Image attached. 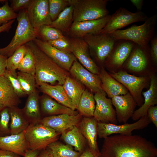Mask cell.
<instances>
[{
	"label": "cell",
	"instance_id": "6da1fadb",
	"mask_svg": "<svg viewBox=\"0 0 157 157\" xmlns=\"http://www.w3.org/2000/svg\"><path fill=\"white\" fill-rule=\"evenodd\" d=\"M104 139L102 157H157L154 144L140 135L116 134Z\"/></svg>",
	"mask_w": 157,
	"mask_h": 157
},
{
	"label": "cell",
	"instance_id": "7a4b0ae2",
	"mask_svg": "<svg viewBox=\"0 0 157 157\" xmlns=\"http://www.w3.org/2000/svg\"><path fill=\"white\" fill-rule=\"evenodd\" d=\"M31 49L35 62V77L37 87L43 83L63 85L69 73L41 51L33 41L26 44Z\"/></svg>",
	"mask_w": 157,
	"mask_h": 157
},
{
	"label": "cell",
	"instance_id": "3957f363",
	"mask_svg": "<svg viewBox=\"0 0 157 157\" xmlns=\"http://www.w3.org/2000/svg\"><path fill=\"white\" fill-rule=\"evenodd\" d=\"M17 19V26L14 37L7 46L0 48V53L8 58L21 46L39 38L38 30L30 23L26 9L19 11Z\"/></svg>",
	"mask_w": 157,
	"mask_h": 157
},
{
	"label": "cell",
	"instance_id": "277c9868",
	"mask_svg": "<svg viewBox=\"0 0 157 157\" xmlns=\"http://www.w3.org/2000/svg\"><path fill=\"white\" fill-rule=\"evenodd\" d=\"M157 19V15L155 14L148 17L141 25L118 30L109 34L117 40H127L140 46H146L154 37Z\"/></svg>",
	"mask_w": 157,
	"mask_h": 157
},
{
	"label": "cell",
	"instance_id": "5b68a950",
	"mask_svg": "<svg viewBox=\"0 0 157 157\" xmlns=\"http://www.w3.org/2000/svg\"><path fill=\"white\" fill-rule=\"evenodd\" d=\"M108 0H70L73 7V21L94 20L109 15Z\"/></svg>",
	"mask_w": 157,
	"mask_h": 157
},
{
	"label": "cell",
	"instance_id": "8992f818",
	"mask_svg": "<svg viewBox=\"0 0 157 157\" xmlns=\"http://www.w3.org/2000/svg\"><path fill=\"white\" fill-rule=\"evenodd\" d=\"M25 131L28 149L40 151L58 140L60 135L51 128L40 123L30 124Z\"/></svg>",
	"mask_w": 157,
	"mask_h": 157
},
{
	"label": "cell",
	"instance_id": "52a82bcc",
	"mask_svg": "<svg viewBox=\"0 0 157 157\" xmlns=\"http://www.w3.org/2000/svg\"><path fill=\"white\" fill-rule=\"evenodd\" d=\"M110 74L128 90L138 106L140 107L143 104L144 99L142 96V91L148 85L150 77L137 76L121 69Z\"/></svg>",
	"mask_w": 157,
	"mask_h": 157
},
{
	"label": "cell",
	"instance_id": "ba28073f",
	"mask_svg": "<svg viewBox=\"0 0 157 157\" xmlns=\"http://www.w3.org/2000/svg\"><path fill=\"white\" fill-rule=\"evenodd\" d=\"M83 39L88 44L90 53L101 64H104L117 40L106 33L89 35Z\"/></svg>",
	"mask_w": 157,
	"mask_h": 157
},
{
	"label": "cell",
	"instance_id": "9c48e42d",
	"mask_svg": "<svg viewBox=\"0 0 157 157\" xmlns=\"http://www.w3.org/2000/svg\"><path fill=\"white\" fill-rule=\"evenodd\" d=\"M148 17L144 12H131L120 7L111 15V17L100 33L110 34L133 23L145 22Z\"/></svg>",
	"mask_w": 157,
	"mask_h": 157
},
{
	"label": "cell",
	"instance_id": "30bf717a",
	"mask_svg": "<svg viewBox=\"0 0 157 157\" xmlns=\"http://www.w3.org/2000/svg\"><path fill=\"white\" fill-rule=\"evenodd\" d=\"M151 123L147 115L131 124L125 123L122 125H117L110 123L98 122V136L100 138H104L113 134L130 135L132 134L133 131L143 129Z\"/></svg>",
	"mask_w": 157,
	"mask_h": 157
},
{
	"label": "cell",
	"instance_id": "8fae6325",
	"mask_svg": "<svg viewBox=\"0 0 157 157\" xmlns=\"http://www.w3.org/2000/svg\"><path fill=\"white\" fill-rule=\"evenodd\" d=\"M135 45L134 43L129 40H117L104 64L111 71L120 70Z\"/></svg>",
	"mask_w": 157,
	"mask_h": 157
},
{
	"label": "cell",
	"instance_id": "7c38bea8",
	"mask_svg": "<svg viewBox=\"0 0 157 157\" xmlns=\"http://www.w3.org/2000/svg\"><path fill=\"white\" fill-rule=\"evenodd\" d=\"M111 16L109 14L98 19L74 22L67 31L68 34L71 38H81L89 35L99 34Z\"/></svg>",
	"mask_w": 157,
	"mask_h": 157
},
{
	"label": "cell",
	"instance_id": "4fadbf2b",
	"mask_svg": "<svg viewBox=\"0 0 157 157\" xmlns=\"http://www.w3.org/2000/svg\"><path fill=\"white\" fill-rule=\"evenodd\" d=\"M152 63L149 44L141 46L135 44L122 67L129 71L140 72L150 67Z\"/></svg>",
	"mask_w": 157,
	"mask_h": 157
},
{
	"label": "cell",
	"instance_id": "5bb4252c",
	"mask_svg": "<svg viewBox=\"0 0 157 157\" xmlns=\"http://www.w3.org/2000/svg\"><path fill=\"white\" fill-rule=\"evenodd\" d=\"M94 97L96 104L93 117L98 122L117 124L115 111L111 99L106 97L103 90L95 93Z\"/></svg>",
	"mask_w": 157,
	"mask_h": 157
},
{
	"label": "cell",
	"instance_id": "9a60e30c",
	"mask_svg": "<svg viewBox=\"0 0 157 157\" xmlns=\"http://www.w3.org/2000/svg\"><path fill=\"white\" fill-rule=\"evenodd\" d=\"M37 47L61 68L69 71L74 62L77 60L72 53H66L52 46L47 42L39 38L33 41Z\"/></svg>",
	"mask_w": 157,
	"mask_h": 157
},
{
	"label": "cell",
	"instance_id": "2e32d148",
	"mask_svg": "<svg viewBox=\"0 0 157 157\" xmlns=\"http://www.w3.org/2000/svg\"><path fill=\"white\" fill-rule=\"evenodd\" d=\"M26 9L30 23L35 29L38 30L42 26L51 24L48 0H32Z\"/></svg>",
	"mask_w": 157,
	"mask_h": 157
},
{
	"label": "cell",
	"instance_id": "e0dca14e",
	"mask_svg": "<svg viewBox=\"0 0 157 157\" xmlns=\"http://www.w3.org/2000/svg\"><path fill=\"white\" fill-rule=\"evenodd\" d=\"M69 72L81 84L95 93L103 90L99 75L94 74L83 67L77 60L73 63Z\"/></svg>",
	"mask_w": 157,
	"mask_h": 157
},
{
	"label": "cell",
	"instance_id": "ac0fdd59",
	"mask_svg": "<svg viewBox=\"0 0 157 157\" xmlns=\"http://www.w3.org/2000/svg\"><path fill=\"white\" fill-rule=\"evenodd\" d=\"M72 53L85 69L91 73L99 75V68L91 58L88 46L83 38H71Z\"/></svg>",
	"mask_w": 157,
	"mask_h": 157
},
{
	"label": "cell",
	"instance_id": "d6986e66",
	"mask_svg": "<svg viewBox=\"0 0 157 157\" xmlns=\"http://www.w3.org/2000/svg\"><path fill=\"white\" fill-rule=\"evenodd\" d=\"M111 100L115 108L117 122L126 123L132 117L137 106L135 99L129 92L124 95L113 97Z\"/></svg>",
	"mask_w": 157,
	"mask_h": 157
},
{
	"label": "cell",
	"instance_id": "ffe728a7",
	"mask_svg": "<svg viewBox=\"0 0 157 157\" xmlns=\"http://www.w3.org/2000/svg\"><path fill=\"white\" fill-rule=\"evenodd\" d=\"M82 116L78 113L75 115L61 114L42 117L39 123L53 129L61 134L74 126H77Z\"/></svg>",
	"mask_w": 157,
	"mask_h": 157
},
{
	"label": "cell",
	"instance_id": "44dd1931",
	"mask_svg": "<svg viewBox=\"0 0 157 157\" xmlns=\"http://www.w3.org/2000/svg\"><path fill=\"white\" fill-rule=\"evenodd\" d=\"M98 121L93 117H84L77 125L86 139L88 147L94 154L101 155L97 143Z\"/></svg>",
	"mask_w": 157,
	"mask_h": 157
},
{
	"label": "cell",
	"instance_id": "7402d4cb",
	"mask_svg": "<svg viewBox=\"0 0 157 157\" xmlns=\"http://www.w3.org/2000/svg\"><path fill=\"white\" fill-rule=\"evenodd\" d=\"M39 99L41 115H44V117L61 114L75 115L79 113L59 103L46 94L43 93L40 96Z\"/></svg>",
	"mask_w": 157,
	"mask_h": 157
},
{
	"label": "cell",
	"instance_id": "603a6c76",
	"mask_svg": "<svg viewBox=\"0 0 157 157\" xmlns=\"http://www.w3.org/2000/svg\"><path fill=\"white\" fill-rule=\"evenodd\" d=\"M150 78L149 89L142 93L144 97L143 103L138 109L135 110L131 117L133 120L136 121L146 115L149 108L157 104V78L154 74L150 76Z\"/></svg>",
	"mask_w": 157,
	"mask_h": 157
},
{
	"label": "cell",
	"instance_id": "cb8c5ba5",
	"mask_svg": "<svg viewBox=\"0 0 157 157\" xmlns=\"http://www.w3.org/2000/svg\"><path fill=\"white\" fill-rule=\"evenodd\" d=\"M25 130L16 134L0 137V149L24 156L28 149L25 139Z\"/></svg>",
	"mask_w": 157,
	"mask_h": 157
},
{
	"label": "cell",
	"instance_id": "d4e9b609",
	"mask_svg": "<svg viewBox=\"0 0 157 157\" xmlns=\"http://www.w3.org/2000/svg\"><path fill=\"white\" fill-rule=\"evenodd\" d=\"M103 90L108 97L112 98L116 96L124 95L128 92V90L117 81L102 67L99 75Z\"/></svg>",
	"mask_w": 157,
	"mask_h": 157
},
{
	"label": "cell",
	"instance_id": "484cf974",
	"mask_svg": "<svg viewBox=\"0 0 157 157\" xmlns=\"http://www.w3.org/2000/svg\"><path fill=\"white\" fill-rule=\"evenodd\" d=\"M39 92L37 89L28 95L25 105L22 109L30 124L39 123L42 117L41 113Z\"/></svg>",
	"mask_w": 157,
	"mask_h": 157
},
{
	"label": "cell",
	"instance_id": "4316f807",
	"mask_svg": "<svg viewBox=\"0 0 157 157\" xmlns=\"http://www.w3.org/2000/svg\"><path fill=\"white\" fill-rule=\"evenodd\" d=\"M40 91L46 94L59 103L71 109L75 110L76 108L68 97L62 85H51L43 83L39 86Z\"/></svg>",
	"mask_w": 157,
	"mask_h": 157
},
{
	"label": "cell",
	"instance_id": "83f0119b",
	"mask_svg": "<svg viewBox=\"0 0 157 157\" xmlns=\"http://www.w3.org/2000/svg\"><path fill=\"white\" fill-rule=\"evenodd\" d=\"M61 139L65 144L74 147L82 153L86 149L87 141L77 126H74L61 134Z\"/></svg>",
	"mask_w": 157,
	"mask_h": 157
},
{
	"label": "cell",
	"instance_id": "f1b7e54d",
	"mask_svg": "<svg viewBox=\"0 0 157 157\" xmlns=\"http://www.w3.org/2000/svg\"><path fill=\"white\" fill-rule=\"evenodd\" d=\"M9 81L0 76V104L8 108L17 106L21 103Z\"/></svg>",
	"mask_w": 157,
	"mask_h": 157
},
{
	"label": "cell",
	"instance_id": "f546056e",
	"mask_svg": "<svg viewBox=\"0 0 157 157\" xmlns=\"http://www.w3.org/2000/svg\"><path fill=\"white\" fill-rule=\"evenodd\" d=\"M10 134H16L25 130L30 124L22 109L17 106L9 108Z\"/></svg>",
	"mask_w": 157,
	"mask_h": 157
},
{
	"label": "cell",
	"instance_id": "4dcf8cb0",
	"mask_svg": "<svg viewBox=\"0 0 157 157\" xmlns=\"http://www.w3.org/2000/svg\"><path fill=\"white\" fill-rule=\"evenodd\" d=\"M62 85L68 97L77 109L80 98L85 90L83 86L69 75L66 78Z\"/></svg>",
	"mask_w": 157,
	"mask_h": 157
},
{
	"label": "cell",
	"instance_id": "1f68e13d",
	"mask_svg": "<svg viewBox=\"0 0 157 157\" xmlns=\"http://www.w3.org/2000/svg\"><path fill=\"white\" fill-rule=\"evenodd\" d=\"M95 101L92 92L85 89L79 100L77 109L84 117L93 116L95 107Z\"/></svg>",
	"mask_w": 157,
	"mask_h": 157
},
{
	"label": "cell",
	"instance_id": "d6a6232c",
	"mask_svg": "<svg viewBox=\"0 0 157 157\" xmlns=\"http://www.w3.org/2000/svg\"><path fill=\"white\" fill-rule=\"evenodd\" d=\"M47 148L53 157H79L81 154L71 146L58 140L49 144Z\"/></svg>",
	"mask_w": 157,
	"mask_h": 157
},
{
	"label": "cell",
	"instance_id": "836d02e7",
	"mask_svg": "<svg viewBox=\"0 0 157 157\" xmlns=\"http://www.w3.org/2000/svg\"><path fill=\"white\" fill-rule=\"evenodd\" d=\"M73 6L70 5L63 10L49 26L62 32H67L73 22Z\"/></svg>",
	"mask_w": 157,
	"mask_h": 157
},
{
	"label": "cell",
	"instance_id": "e575fe53",
	"mask_svg": "<svg viewBox=\"0 0 157 157\" xmlns=\"http://www.w3.org/2000/svg\"><path fill=\"white\" fill-rule=\"evenodd\" d=\"M17 73L20 85L26 95L34 92L37 88L35 75L19 71Z\"/></svg>",
	"mask_w": 157,
	"mask_h": 157
},
{
	"label": "cell",
	"instance_id": "d590c367",
	"mask_svg": "<svg viewBox=\"0 0 157 157\" xmlns=\"http://www.w3.org/2000/svg\"><path fill=\"white\" fill-rule=\"evenodd\" d=\"M38 38H41L40 39L47 42L66 37L60 30L49 25L41 26L38 29Z\"/></svg>",
	"mask_w": 157,
	"mask_h": 157
},
{
	"label": "cell",
	"instance_id": "8d00e7d4",
	"mask_svg": "<svg viewBox=\"0 0 157 157\" xmlns=\"http://www.w3.org/2000/svg\"><path fill=\"white\" fill-rule=\"evenodd\" d=\"M28 47L26 44L23 45L14 52L8 58L6 69L9 71H16L26 55Z\"/></svg>",
	"mask_w": 157,
	"mask_h": 157
},
{
	"label": "cell",
	"instance_id": "74e56055",
	"mask_svg": "<svg viewBox=\"0 0 157 157\" xmlns=\"http://www.w3.org/2000/svg\"><path fill=\"white\" fill-rule=\"evenodd\" d=\"M28 47L27 52L17 69L19 72L35 75V60L31 50L28 46Z\"/></svg>",
	"mask_w": 157,
	"mask_h": 157
},
{
	"label": "cell",
	"instance_id": "f35d334b",
	"mask_svg": "<svg viewBox=\"0 0 157 157\" xmlns=\"http://www.w3.org/2000/svg\"><path fill=\"white\" fill-rule=\"evenodd\" d=\"M48 4L49 15L53 21L63 10L70 5V0H48Z\"/></svg>",
	"mask_w": 157,
	"mask_h": 157
},
{
	"label": "cell",
	"instance_id": "ab89813d",
	"mask_svg": "<svg viewBox=\"0 0 157 157\" xmlns=\"http://www.w3.org/2000/svg\"><path fill=\"white\" fill-rule=\"evenodd\" d=\"M3 76L9 81L15 92L19 98L24 97L26 95L20 85L16 71L6 69Z\"/></svg>",
	"mask_w": 157,
	"mask_h": 157
},
{
	"label": "cell",
	"instance_id": "60d3db41",
	"mask_svg": "<svg viewBox=\"0 0 157 157\" xmlns=\"http://www.w3.org/2000/svg\"><path fill=\"white\" fill-rule=\"evenodd\" d=\"M9 108L5 107L0 111V137L10 135Z\"/></svg>",
	"mask_w": 157,
	"mask_h": 157
},
{
	"label": "cell",
	"instance_id": "b9f144b4",
	"mask_svg": "<svg viewBox=\"0 0 157 157\" xmlns=\"http://www.w3.org/2000/svg\"><path fill=\"white\" fill-rule=\"evenodd\" d=\"M18 14L13 11L6 1L4 4L0 8V26L17 18Z\"/></svg>",
	"mask_w": 157,
	"mask_h": 157
},
{
	"label": "cell",
	"instance_id": "7bdbcfd3",
	"mask_svg": "<svg viewBox=\"0 0 157 157\" xmlns=\"http://www.w3.org/2000/svg\"><path fill=\"white\" fill-rule=\"evenodd\" d=\"M52 46L61 51L72 53V44L70 39L66 37L48 42Z\"/></svg>",
	"mask_w": 157,
	"mask_h": 157
},
{
	"label": "cell",
	"instance_id": "ee69618b",
	"mask_svg": "<svg viewBox=\"0 0 157 157\" xmlns=\"http://www.w3.org/2000/svg\"><path fill=\"white\" fill-rule=\"evenodd\" d=\"M11 8L15 12L26 9L32 2V0H11Z\"/></svg>",
	"mask_w": 157,
	"mask_h": 157
},
{
	"label": "cell",
	"instance_id": "f6af8a7d",
	"mask_svg": "<svg viewBox=\"0 0 157 157\" xmlns=\"http://www.w3.org/2000/svg\"><path fill=\"white\" fill-rule=\"evenodd\" d=\"M149 53L152 63L156 65L157 63V36H154L150 41Z\"/></svg>",
	"mask_w": 157,
	"mask_h": 157
},
{
	"label": "cell",
	"instance_id": "bcb514c9",
	"mask_svg": "<svg viewBox=\"0 0 157 157\" xmlns=\"http://www.w3.org/2000/svg\"><path fill=\"white\" fill-rule=\"evenodd\" d=\"M147 116L151 122L157 128V106H152L148 109Z\"/></svg>",
	"mask_w": 157,
	"mask_h": 157
},
{
	"label": "cell",
	"instance_id": "7dc6e473",
	"mask_svg": "<svg viewBox=\"0 0 157 157\" xmlns=\"http://www.w3.org/2000/svg\"><path fill=\"white\" fill-rule=\"evenodd\" d=\"M8 58L0 53V76H3L6 69Z\"/></svg>",
	"mask_w": 157,
	"mask_h": 157
},
{
	"label": "cell",
	"instance_id": "c3c4849f",
	"mask_svg": "<svg viewBox=\"0 0 157 157\" xmlns=\"http://www.w3.org/2000/svg\"><path fill=\"white\" fill-rule=\"evenodd\" d=\"M20 156L13 152L0 149V157H21Z\"/></svg>",
	"mask_w": 157,
	"mask_h": 157
},
{
	"label": "cell",
	"instance_id": "681fc988",
	"mask_svg": "<svg viewBox=\"0 0 157 157\" xmlns=\"http://www.w3.org/2000/svg\"><path fill=\"white\" fill-rule=\"evenodd\" d=\"M15 19L12 20L7 23L0 26V33L3 32H8L12 27Z\"/></svg>",
	"mask_w": 157,
	"mask_h": 157
},
{
	"label": "cell",
	"instance_id": "f907efd6",
	"mask_svg": "<svg viewBox=\"0 0 157 157\" xmlns=\"http://www.w3.org/2000/svg\"><path fill=\"white\" fill-rule=\"evenodd\" d=\"M41 151L38 150L28 149L24 157H38Z\"/></svg>",
	"mask_w": 157,
	"mask_h": 157
},
{
	"label": "cell",
	"instance_id": "816d5d0a",
	"mask_svg": "<svg viewBox=\"0 0 157 157\" xmlns=\"http://www.w3.org/2000/svg\"><path fill=\"white\" fill-rule=\"evenodd\" d=\"M98 156L93 154L88 147L86 148L79 157H97Z\"/></svg>",
	"mask_w": 157,
	"mask_h": 157
},
{
	"label": "cell",
	"instance_id": "f5cc1de1",
	"mask_svg": "<svg viewBox=\"0 0 157 157\" xmlns=\"http://www.w3.org/2000/svg\"><path fill=\"white\" fill-rule=\"evenodd\" d=\"M130 1L136 8L138 11H141L143 4V0H131Z\"/></svg>",
	"mask_w": 157,
	"mask_h": 157
},
{
	"label": "cell",
	"instance_id": "db71d44e",
	"mask_svg": "<svg viewBox=\"0 0 157 157\" xmlns=\"http://www.w3.org/2000/svg\"><path fill=\"white\" fill-rule=\"evenodd\" d=\"M38 157H53L49 150L47 148L41 151Z\"/></svg>",
	"mask_w": 157,
	"mask_h": 157
},
{
	"label": "cell",
	"instance_id": "11a10c76",
	"mask_svg": "<svg viewBox=\"0 0 157 157\" xmlns=\"http://www.w3.org/2000/svg\"><path fill=\"white\" fill-rule=\"evenodd\" d=\"M4 106L0 104V111L4 107Z\"/></svg>",
	"mask_w": 157,
	"mask_h": 157
},
{
	"label": "cell",
	"instance_id": "9f6ffc18",
	"mask_svg": "<svg viewBox=\"0 0 157 157\" xmlns=\"http://www.w3.org/2000/svg\"><path fill=\"white\" fill-rule=\"evenodd\" d=\"M97 157H102L101 155V154L98 156H97Z\"/></svg>",
	"mask_w": 157,
	"mask_h": 157
},
{
	"label": "cell",
	"instance_id": "6f0895ef",
	"mask_svg": "<svg viewBox=\"0 0 157 157\" xmlns=\"http://www.w3.org/2000/svg\"><path fill=\"white\" fill-rule=\"evenodd\" d=\"M3 2V0H0V2Z\"/></svg>",
	"mask_w": 157,
	"mask_h": 157
}]
</instances>
